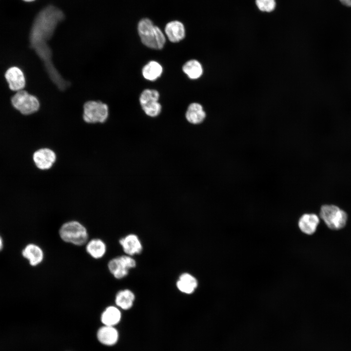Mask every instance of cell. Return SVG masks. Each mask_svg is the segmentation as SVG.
<instances>
[{
  "instance_id": "obj_23",
  "label": "cell",
  "mask_w": 351,
  "mask_h": 351,
  "mask_svg": "<svg viewBox=\"0 0 351 351\" xmlns=\"http://www.w3.org/2000/svg\"><path fill=\"white\" fill-rule=\"evenodd\" d=\"M159 98V94L157 90L145 89L140 94L139 102L141 105L152 100L158 101Z\"/></svg>"
},
{
  "instance_id": "obj_2",
  "label": "cell",
  "mask_w": 351,
  "mask_h": 351,
  "mask_svg": "<svg viewBox=\"0 0 351 351\" xmlns=\"http://www.w3.org/2000/svg\"><path fill=\"white\" fill-rule=\"evenodd\" d=\"M137 31L142 43L146 46L156 50L163 48L166 42L161 30L148 19L140 20Z\"/></svg>"
},
{
  "instance_id": "obj_20",
  "label": "cell",
  "mask_w": 351,
  "mask_h": 351,
  "mask_svg": "<svg viewBox=\"0 0 351 351\" xmlns=\"http://www.w3.org/2000/svg\"><path fill=\"white\" fill-rule=\"evenodd\" d=\"M161 65L156 61H151L142 69L143 77L149 80L154 81L160 77L162 73Z\"/></svg>"
},
{
  "instance_id": "obj_6",
  "label": "cell",
  "mask_w": 351,
  "mask_h": 351,
  "mask_svg": "<svg viewBox=\"0 0 351 351\" xmlns=\"http://www.w3.org/2000/svg\"><path fill=\"white\" fill-rule=\"evenodd\" d=\"M136 261L132 256L127 254L117 256L111 259L107 267L110 273L117 279L126 277L129 270L136 267Z\"/></svg>"
},
{
  "instance_id": "obj_8",
  "label": "cell",
  "mask_w": 351,
  "mask_h": 351,
  "mask_svg": "<svg viewBox=\"0 0 351 351\" xmlns=\"http://www.w3.org/2000/svg\"><path fill=\"white\" fill-rule=\"evenodd\" d=\"M318 215L314 213H306L302 214L297 221V226L300 231L308 235L315 234L320 224Z\"/></svg>"
},
{
  "instance_id": "obj_7",
  "label": "cell",
  "mask_w": 351,
  "mask_h": 351,
  "mask_svg": "<svg viewBox=\"0 0 351 351\" xmlns=\"http://www.w3.org/2000/svg\"><path fill=\"white\" fill-rule=\"evenodd\" d=\"M14 107L24 115H30L37 112L39 107L38 98L24 90H20L12 98Z\"/></svg>"
},
{
  "instance_id": "obj_26",
  "label": "cell",
  "mask_w": 351,
  "mask_h": 351,
  "mask_svg": "<svg viewBox=\"0 0 351 351\" xmlns=\"http://www.w3.org/2000/svg\"><path fill=\"white\" fill-rule=\"evenodd\" d=\"M3 248V240L2 237L0 235V252L2 250Z\"/></svg>"
},
{
  "instance_id": "obj_16",
  "label": "cell",
  "mask_w": 351,
  "mask_h": 351,
  "mask_svg": "<svg viewBox=\"0 0 351 351\" xmlns=\"http://www.w3.org/2000/svg\"><path fill=\"white\" fill-rule=\"evenodd\" d=\"M135 293L128 289L118 291L115 297V303L120 309L128 310L132 308L135 301Z\"/></svg>"
},
{
  "instance_id": "obj_22",
  "label": "cell",
  "mask_w": 351,
  "mask_h": 351,
  "mask_svg": "<svg viewBox=\"0 0 351 351\" xmlns=\"http://www.w3.org/2000/svg\"><path fill=\"white\" fill-rule=\"evenodd\" d=\"M145 113L151 117L158 116L161 110V106L158 101L152 100L140 105Z\"/></svg>"
},
{
  "instance_id": "obj_21",
  "label": "cell",
  "mask_w": 351,
  "mask_h": 351,
  "mask_svg": "<svg viewBox=\"0 0 351 351\" xmlns=\"http://www.w3.org/2000/svg\"><path fill=\"white\" fill-rule=\"evenodd\" d=\"M182 70L192 79L199 78L203 73L201 64L195 59H191L187 61L183 65Z\"/></svg>"
},
{
  "instance_id": "obj_17",
  "label": "cell",
  "mask_w": 351,
  "mask_h": 351,
  "mask_svg": "<svg viewBox=\"0 0 351 351\" xmlns=\"http://www.w3.org/2000/svg\"><path fill=\"white\" fill-rule=\"evenodd\" d=\"M165 32L169 40L175 43L183 39L185 36L183 24L177 20L168 22L165 26Z\"/></svg>"
},
{
  "instance_id": "obj_4",
  "label": "cell",
  "mask_w": 351,
  "mask_h": 351,
  "mask_svg": "<svg viewBox=\"0 0 351 351\" xmlns=\"http://www.w3.org/2000/svg\"><path fill=\"white\" fill-rule=\"evenodd\" d=\"M319 216L329 229L333 230L344 227L348 219L347 214L344 211L336 206L328 204L321 206Z\"/></svg>"
},
{
  "instance_id": "obj_27",
  "label": "cell",
  "mask_w": 351,
  "mask_h": 351,
  "mask_svg": "<svg viewBox=\"0 0 351 351\" xmlns=\"http://www.w3.org/2000/svg\"><path fill=\"white\" fill-rule=\"evenodd\" d=\"M23 0L26 1V2H31V1H33L35 0Z\"/></svg>"
},
{
  "instance_id": "obj_15",
  "label": "cell",
  "mask_w": 351,
  "mask_h": 351,
  "mask_svg": "<svg viewBox=\"0 0 351 351\" xmlns=\"http://www.w3.org/2000/svg\"><path fill=\"white\" fill-rule=\"evenodd\" d=\"M85 245L87 253L94 259H100L106 253V244L101 239L98 238L91 239L88 240Z\"/></svg>"
},
{
  "instance_id": "obj_10",
  "label": "cell",
  "mask_w": 351,
  "mask_h": 351,
  "mask_svg": "<svg viewBox=\"0 0 351 351\" xmlns=\"http://www.w3.org/2000/svg\"><path fill=\"white\" fill-rule=\"evenodd\" d=\"M21 254L31 266L36 267L43 261L44 254L42 249L35 243H29L22 250Z\"/></svg>"
},
{
  "instance_id": "obj_11",
  "label": "cell",
  "mask_w": 351,
  "mask_h": 351,
  "mask_svg": "<svg viewBox=\"0 0 351 351\" xmlns=\"http://www.w3.org/2000/svg\"><path fill=\"white\" fill-rule=\"evenodd\" d=\"M118 242L124 253L130 256L139 254L143 249L141 241L135 234H129L120 238Z\"/></svg>"
},
{
  "instance_id": "obj_13",
  "label": "cell",
  "mask_w": 351,
  "mask_h": 351,
  "mask_svg": "<svg viewBox=\"0 0 351 351\" xmlns=\"http://www.w3.org/2000/svg\"><path fill=\"white\" fill-rule=\"evenodd\" d=\"M177 289L184 293L191 294L195 292L198 286L196 278L188 273H182L176 282Z\"/></svg>"
},
{
  "instance_id": "obj_24",
  "label": "cell",
  "mask_w": 351,
  "mask_h": 351,
  "mask_svg": "<svg viewBox=\"0 0 351 351\" xmlns=\"http://www.w3.org/2000/svg\"><path fill=\"white\" fill-rule=\"evenodd\" d=\"M255 4L261 11L270 12L275 8V0H255Z\"/></svg>"
},
{
  "instance_id": "obj_14",
  "label": "cell",
  "mask_w": 351,
  "mask_h": 351,
  "mask_svg": "<svg viewBox=\"0 0 351 351\" xmlns=\"http://www.w3.org/2000/svg\"><path fill=\"white\" fill-rule=\"evenodd\" d=\"M119 334L114 326L104 325L100 327L97 332V338L102 344L113 346L118 341Z\"/></svg>"
},
{
  "instance_id": "obj_3",
  "label": "cell",
  "mask_w": 351,
  "mask_h": 351,
  "mask_svg": "<svg viewBox=\"0 0 351 351\" xmlns=\"http://www.w3.org/2000/svg\"><path fill=\"white\" fill-rule=\"evenodd\" d=\"M58 234L62 241L76 246L85 245L89 239L85 227L75 220L63 223L59 229Z\"/></svg>"
},
{
  "instance_id": "obj_9",
  "label": "cell",
  "mask_w": 351,
  "mask_h": 351,
  "mask_svg": "<svg viewBox=\"0 0 351 351\" xmlns=\"http://www.w3.org/2000/svg\"><path fill=\"white\" fill-rule=\"evenodd\" d=\"M33 159L36 166L41 170H47L52 167L56 160L55 153L49 148H41L33 154Z\"/></svg>"
},
{
  "instance_id": "obj_18",
  "label": "cell",
  "mask_w": 351,
  "mask_h": 351,
  "mask_svg": "<svg viewBox=\"0 0 351 351\" xmlns=\"http://www.w3.org/2000/svg\"><path fill=\"white\" fill-rule=\"evenodd\" d=\"M120 309L117 306L110 305L102 312L100 320L104 325L115 326L118 324L121 319Z\"/></svg>"
},
{
  "instance_id": "obj_5",
  "label": "cell",
  "mask_w": 351,
  "mask_h": 351,
  "mask_svg": "<svg viewBox=\"0 0 351 351\" xmlns=\"http://www.w3.org/2000/svg\"><path fill=\"white\" fill-rule=\"evenodd\" d=\"M108 116V106L101 101H88L83 105V119L87 123H104Z\"/></svg>"
},
{
  "instance_id": "obj_1",
  "label": "cell",
  "mask_w": 351,
  "mask_h": 351,
  "mask_svg": "<svg viewBox=\"0 0 351 351\" xmlns=\"http://www.w3.org/2000/svg\"><path fill=\"white\" fill-rule=\"evenodd\" d=\"M64 19L65 15L60 9L52 4L48 5L36 15L30 34L32 47L43 62L51 80L61 91L66 90L70 84L63 78L54 65L52 51L48 43L58 25Z\"/></svg>"
},
{
  "instance_id": "obj_12",
  "label": "cell",
  "mask_w": 351,
  "mask_h": 351,
  "mask_svg": "<svg viewBox=\"0 0 351 351\" xmlns=\"http://www.w3.org/2000/svg\"><path fill=\"white\" fill-rule=\"evenodd\" d=\"M5 78L10 89L13 91L21 90L25 85V80L22 71L17 67L9 68L5 74Z\"/></svg>"
},
{
  "instance_id": "obj_25",
  "label": "cell",
  "mask_w": 351,
  "mask_h": 351,
  "mask_svg": "<svg viewBox=\"0 0 351 351\" xmlns=\"http://www.w3.org/2000/svg\"><path fill=\"white\" fill-rule=\"evenodd\" d=\"M340 2L348 6L351 7V0H339Z\"/></svg>"
},
{
  "instance_id": "obj_19",
  "label": "cell",
  "mask_w": 351,
  "mask_h": 351,
  "mask_svg": "<svg viewBox=\"0 0 351 351\" xmlns=\"http://www.w3.org/2000/svg\"><path fill=\"white\" fill-rule=\"evenodd\" d=\"M187 120L192 124L202 122L206 117V113L201 105L198 103H192L189 105L185 114Z\"/></svg>"
}]
</instances>
